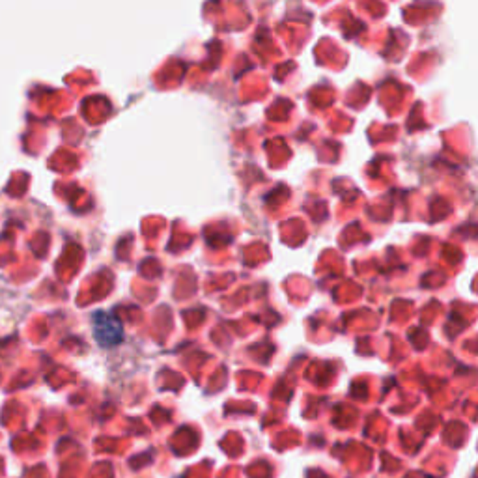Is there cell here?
I'll list each match as a JSON object with an SVG mask.
<instances>
[{
  "label": "cell",
  "instance_id": "1",
  "mask_svg": "<svg viewBox=\"0 0 478 478\" xmlns=\"http://www.w3.org/2000/svg\"><path fill=\"white\" fill-rule=\"evenodd\" d=\"M94 336L101 347H114L124 340V331L113 314L97 312L94 316Z\"/></svg>",
  "mask_w": 478,
  "mask_h": 478
}]
</instances>
